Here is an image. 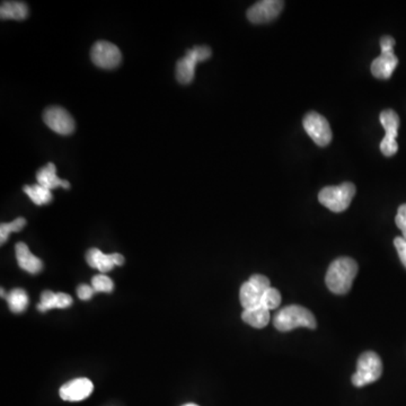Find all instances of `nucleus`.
<instances>
[{
    "label": "nucleus",
    "mask_w": 406,
    "mask_h": 406,
    "mask_svg": "<svg viewBox=\"0 0 406 406\" xmlns=\"http://www.w3.org/2000/svg\"><path fill=\"white\" fill-rule=\"evenodd\" d=\"M358 275V264L351 258H339L329 265L325 283L335 295H346Z\"/></svg>",
    "instance_id": "f257e3e1"
},
{
    "label": "nucleus",
    "mask_w": 406,
    "mask_h": 406,
    "mask_svg": "<svg viewBox=\"0 0 406 406\" xmlns=\"http://www.w3.org/2000/svg\"><path fill=\"white\" fill-rule=\"evenodd\" d=\"M273 325L280 332H289L297 327L316 329L317 324L315 316L310 310L298 304H291L275 314Z\"/></svg>",
    "instance_id": "f03ea898"
},
{
    "label": "nucleus",
    "mask_w": 406,
    "mask_h": 406,
    "mask_svg": "<svg viewBox=\"0 0 406 406\" xmlns=\"http://www.w3.org/2000/svg\"><path fill=\"white\" fill-rule=\"evenodd\" d=\"M356 194L353 183L346 182L338 187H327L322 189L319 201L333 212H344L349 208Z\"/></svg>",
    "instance_id": "7ed1b4c3"
},
{
    "label": "nucleus",
    "mask_w": 406,
    "mask_h": 406,
    "mask_svg": "<svg viewBox=\"0 0 406 406\" xmlns=\"http://www.w3.org/2000/svg\"><path fill=\"white\" fill-rule=\"evenodd\" d=\"M383 373L382 359L378 354L367 351L360 356L357 363V373L352 376V384L356 387H363L375 383Z\"/></svg>",
    "instance_id": "20e7f679"
},
{
    "label": "nucleus",
    "mask_w": 406,
    "mask_h": 406,
    "mask_svg": "<svg viewBox=\"0 0 406 406\" xmlns=\"http://www.w3.org/2000/svg\"><path fill=\"white\" fill-rule=\"evenodd\" d=\"M395 40L390 35L383 36L380 39L382 55L371 63V74L378 79H390L393 72L398 65V58L394 53Z\"/></svg>",
    "instance_id": "39448f33"
},
{
    "label": "nucleus",
    "mask_w": 406,
    "mask_h": 406,
    "mask_svg": "<svg viewBox=\"0 0 406 406\" xmlns=\"http://www.w3.org/2000/svg\"><path fill=\"white\" fill-rule=\"evenodd\" d=\"M210 48L207 45H198L187 50L184 58L176 63V78L182 85H189L194 78L197 63L208 60L212 57Z\"/></svg>",
    "instance_id": "423d86ee"
},
{
    "label": "nucleus",
    "mask_w": 406,
    "mask_h": 406,
    "mask_svg": "<svg viewBox=\"0 0 406 406\" xmlns=\"http://www.w3.org/2000/svg\"><path fill=\"white\" fill-rule=\"evenodd\" d=\"M271 288L270 280L262 275H254L250 280L243 283L239 291V300L244 309L261 306L262 297L268 289Z\"/></svg>",
    "instance_id": "0eeeda50"
},
{
    "label": "nucleus",
    "mask_w": 406,
    "mask_h": 406,
    "mask_svg": "<svg viewBox=\"0 0 406 406\" xmlns=\"http://www.w3.org/2000/svg\"><path fill=\"white\" fill-rule=\"evenodd\" d=\"M380 124L384 126V139L380 143V151L386 157H392L397 153L398 145L396 138L398 135V126H400V118L397 113L393 110H385L380 113L379 116Z\"/></svg>",
    "instance_id": "6e6552de"
},
{
    "label": "nucleus",
    "mask_w": 406,
    "mask_h": 406,
    "mask_svg": "<svg viewBox=\"0 0 406 406\" xmlns=\"http://www.w3.org/2000/svg\"><path fill=\"white\" fill-rule=\"evenodd\" d=\"M304 130L319 147H327L332 141V130L324 116L317 112H309L304 116Z\"/></svg>",
    "instance_id": "1a4fd4ad"
},
{
    "label": "nucleus",
    "mask_w": 406,
    "mask_h": 406,
    "mask_svg": "<svg viewBox=\"0 0 406 406\" xmlns=\"http://www.w3.org/2000/svg\"><path fill=\"white\" fill-rule=\"evenodd\" d=\"M91 58L95 66L102 69H114L122 61L121 51L116 44L107 41H99L94 44Z\"/></svg>",
    "instance_id": "9d476101"
},
{
    "label": "nucleus",
    "mask_w": 406,
    "mask_h": 406,
    "mask_svg": "<svg viewBox=\"0 0 406 406\" xmlns=\"http://www.w3.org/2000/svg\"><path fill=\"white\" fill-rule=\"evenodd\" d=\"M43 121L53 131L62 136L72 135L76 128L70 113L60 106L48 107L43 113Z\"/></svg>",
    "instance_id": "9b49d317"
},
{
    "label": "nucleus",
    "mask_w": 406,
    "mask_h": 406,
    "mask_svg": "<svg viewBox=\"0 0 406 406\" xmlns=\"http://www.w3.org/2000/svg\"><path fill=\"white\" fill-rule=\"evenodd\" d=\"M281 0H262L247 11L246 16L253 24H265L275 20L283 9Z\"/></svg>",
    "instance_id": "f8f14e48"
},
{
    "label": "nucleus",
    "mask_w": 406,
    "mask_h": 406,
    "mask_svg": "<svg viewBox=\"0 0 406 406\" xmlns=\"http://www.w3.org/2000/svg\"><path fill=\"white\" fill-rule=\"evenodd\" d=\"M93 383L87 378H77L66 383L60 388V397L63 401L79 402L93 393Z\"/></svg>",
    "instance_id": "ddd939ff"
},
{
    "label": "nucleus",
    "mask_w": 406,
    "mask_h": 406,
    "mask_svg": "<svg viewBox=\"0 0 406 406\" xmlns=\"http://www.w3.org/2000/svg\"><path fill=\"white\" fill-rule=\"evenodd\" d=\"M15 252H16L17 263L21 269L28 272L31 275H38L42 271L43 263L41 260L30 252V248L25 243H17Z\"/></svg>",
    "instance_id": "4468645a"
},
{
    "label": "nucleus",
    "mask_w": 406,
    "mask_h": 406,
    "mask_svg": "<svg viewBox=\"0 0 406 406\" xmlns=\"http://www.w3.org/2000/svg\"><path fill=\"white\" fill-rule=\"evenodd\" d=\"M36 180H38V184L50 191L59 187H62L63 189L70 187L69 182L59 179V176H57V168L53 163H48L45 166L40 168L39 172L36 173Z\"/></svg>",
    "instance_id": "2eb2a0df"
},
{
    "label": "nucleus",
    "mask_w": 406,
    "mask_h": 406,
    "mask_svg": "<svg viewBox=\"0 0 406 406\" xmlns=\"http://www.w3.org/2000/svg\"><path fill=\"white\" fill-rule=\"evenodd\" d=\"M86 261L88 265L94 269L99 270L102 273L112 271L116 266L114 254H104L99 248H91L86 254Z\"/></svg>",
    "instance_id": "dca6fc26"
},
{
    "label": "nucleus",
    "mask_w": 406,
    "mask_h": 406,
    "mask_svg": "<svg viewBox=\"0 0 406 406\" xmlns=\"http://www.w3.org/2000/svg\"><path fill=\"white\" fill-rule=\"evenodd\" d=\"M28 16V5L22 1H3L0 6L1 20L23 21Z\"/></svg>",
    "instance_id": "f3484780"
},
{
    "label": "nucleus",
    "mask_w": 406,
    "mask_h": 406,
    "mask_svg": "<svg viewBox=\"0 0 406 406\" xmlns=\"http://www.w3.org/2000/svg\"><path fill=\"white\" fill-rule=\"evenodd\" d=\"M242 319L246 324L256 329H263L270 322V310L266 309L263 306L252 308V309H244L242 314Z\"/></svg>",
    "instance_id": "a211bd4d"
},
{
    "label": "nucleus",
    "mask_w": 406,
    "mask_h": 406,
    "mask_svg": "<svg viewBox=\"0 0 406 406\" xmlns=\"http://www.w3.org/2000/svg\"><path fill=\"white\" fill-rule=\"evenodd\" d=\"M23 190L28 195V198L35 203L36 206H43V204H47V203L53 201V193H51V191L41 187L40 184L26 185Z\"/></svg>",
    "instance_id": "6ab92c4d"
},
{
    "label": "nucleus",
    "mask_w": 406,
    "mask_h": 406,
    "mask_svg": "<svg viewBox=\"0 0 406 406\" xmlns=\"http://www.w3.org/2000/svg\"><path fill=\"white\" fill-rule=\"evenodd\" d=\"M6 300L9 302V309L13 313H23L28 306V296L26 291L23 289H14L11 290L7 296Z\"/></svg>",
    "instance_id": "aec40b11"
},
{
    "label": "nucleus",
    "mask_w": 406,
    "mask_h": 406,
    "mask_svg": "<svg viewBox=\"0 0 406 406\" xmlns=\"http://www.w3.org/2000/svg\"><path fill=\"white\" fill-rule=\"evenodd\" d=\"M26 225V220L24 218H17L14 221L9 224L3 223L0 225V243L5 244L9 239V234L18 233L22 231Z\"/></svg>",
    "instance_id": "412c9836"
},
{
    "label": "nucleus",
    "mask_w": 406,
    "mask_h": 406,
    "mask_svg": "<svg viewBox=\"0 0 406 406\" xmlns=\"http://www.w3.org/2000/svg\"><path fill=\"white\" fill-rule=\"evenodd\" d=\"M281 304V295L280 291L277 290L275 288H269L264 292L262 297L261 304L266 309H275L279 307Z\"/></svg>",
    "instance_id": "4be33fe9"
},
{
    "label": "nucleus",
    "mask_w": 406,
    "mask_h": 406,
    "mask_svg": "<svg viewBox=\"0 0 406 406\" xmlns=\"http://www.w3.org/2000/svg\"><path fill=\"white\" fill-rule=\"evenodd\" d=\"M92 287L95 292H112L114 285L110 278L104 275H95L92 280Z\"/></svg>",
    "instance_id": "5701e85b"
},
{
    "label": "nucleus",
    "mask_w": 406,
    "mask_h": 406,
    "mask_svg": "<svg viewBox=\"0 0 406 406\" xmlns=\"http://www.w3.org/2000/svg\"><path fill=\"white\" fill-rule=\"evenodd\" d=\"M57 308V294L53 291H44L41 295V302L38 304V309L41 313H45L47 310Z\"/></svg>",
    "instance_id": "b1692460"
},
{
    "label": "nucleus",
    "mask_w": 406,
    "mask_h": 406,
    "mask_svg": "<svg viewBox=\"0 0 406 406\" xmlns=\"http://www.w3.org/2000/svg\"><path fill=\"white\" fill-rule=\"evenodd\" d=\"M396 225L401 229L403 238L406 241V203L402 204L397 210L395 218Z\"/></svg>",
    "instance_id": "393cba45"
},
{
    "label": "nucleus",
    "mask_w": 406,
    "mask_h": 406,
    "mask_svg": "<svg viewBox=\"0 0 406 406\" xmlns=\"http://www.w3.org/2000/svg\"><path fill=\"white\" fill-rule=\"evenodd\" d=\"M394 245H395L396 251H397L398 256L402 263L406 268V241L403 237H396L394 239Z\"/></svg>",
    "instance_id": "a878e982"
},
{
    "label": "nucleus",
    "mask_w": 406,
    "mask_h": 406,
    "mask_svg": "<svg viewBox=\"0 0 406 406\" xmlns=\"http://www.w3.org/2000/svg\"><path fill=\"white\" fill-rule=\"evenodd\" d=\"M94 291L93 287L92 285H80L77 288V295L82 300H91L93 297Z\"/></svg>",
    "instance_id": "bb28decb"
},
{
    "label": "nucleus",
    "mask_w": 406,
    "mask_h": 406,
    "mask_svg": "<svg viewBox=\"0 0 406 406\" xmlns=\"http://www.w3.org/2000/svg\"><path fill=\"white\" fill-rule=\"evenodd\" d=\"M72 298L69 295L59 292L57 294V308H67L72 306Z\"/></svg>",
    "instance_id": "cd10ccee"
},
{
    "label": "nucleus",
    "mask_w": 406,
    "mask_h": 406,
    "mask_svg": "<svg viewBox=\"0 0 406 406\" xmlns=\"http://www.w3.org/2000/svg\"><path fill=\"white\" fill-rule=\"evenodd\" d=\"M183 406H199V405H197V404L189 403V404H185V405Z\"/></svg>",
    "instance_id": "c85d7f7f"
}]
</instances>
